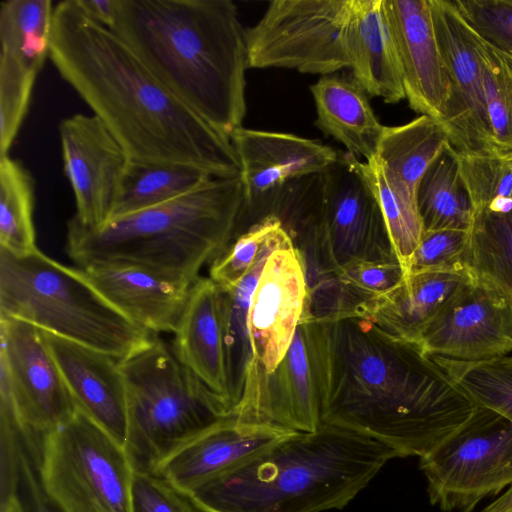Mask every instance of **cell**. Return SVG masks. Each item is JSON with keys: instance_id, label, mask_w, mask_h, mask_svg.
I'll use <instances>...</instances> for the list:
<instances>
[{"instance_id": "6da1fadb", "label": "cell", "mask_w": 512, "mask_h": 512, "mask_svg": "<svg viewBox=\"0 0 512 512\" xmlns=\"http://www.w3.org/2000/svg\"><path fill=\"white\" fill-rule=\"evenodd\" d=\"M325 325L322 423L425 457L476 404L423 348L348 315Z\"/></svg>"}, {"instance_id": "7a4b0ae2", "label": "cell", "mask_w": 512, "mask_h": 512, "mask_svg": "<svg viewBox=\"0 0 512 512\" xmlns=\"http://www.w3.org/2000/svg\"><path fill=\"white\" fill-rule=\"evenodd\" d=\"M49 58L130 159L241 176L230 137L169 91L110 27L76 0L54 7Z\"/></svg>"}, {"instance_id": "3957f363", "label": "cell", "mask_w": 512, "mask_h": 512, "mask_svg": "<svg viewBox=\"0 0 512 512\" xmlns=\"http://www.w3.org/2000/svg\"><path fill=\"white\" fill-rule=\"evenodd\" d=\"M179 100L228 137L246 114V30L230 0H119L110 27Z\"/></svg>"}, {"instance_id": "277c9868", "label": "cell", "mask_w": 512, "mask_h": 512, "mask_svg": "<svg viewBox=\"0 0 512 512\" xmlns=\"http://www.w3.org/2000/svg\"><path fill=\"white\" fill-rule=\"evenodd\" d=\"M396 457L378 441L322 423L288 434L187 496L200 512L342 509Z\"/></svg>"}, {"instance_id": "5b68a950", "label": "cell", "mask_w": 512, "mask_h": 512, "mask_svg": "<svg viewBox=\"0 0 512 512\" xmlns=\"http://www.w3.org/2000/svg\"><path fill=\"white\" fill-rule=\"evenodd\" d=\"M241 176L213 177L168 202L110 218L96 228L67 222L66 252L77 268L121 265L191 287L242 224Z\"/></svg>"}, {"instance_id": "8992f818", "label": "cell", "mask_w": 512, "mask_h": 512, "mask_svg": "<svg viewBox=\"0 0 512 512\" xmlns=\"http://www.w3.org/2000/svg\"><path fill=\"white\" fill-rule=\"evenodd\" d=\"M0 317L24 321L118 360L153 336L106 301L79 268L39 249L18 256L0 248Z\"/></svg>"}, {"instance_id": "52a82bcc", "label": "cell", "mask_w": 512, "mask_h": 512, "mask_svg": "<svg viewBox=\"0 0 512 512\" xmlns=\"http://www.w3.org/2000/svg\"><path fill=\"white\" fill-rule=\"evenodd\" d=\"M119 365L128 405L125 450L135 470L152 471L180 445L234 414L157 335Z\"/></svg>"}, {"instance_id": "ba28073f", "label": "cell", "mask_w": 512, "mask_h": 512, "mask_svg": "<svg viewBox=\"0 0 512 512\" xmlns=\"http://www.w3.org/2000/svg\"><path fill=\"white\" fill-rule=\"evenodd\" d=\"M34 465L61 512H133L135 468L125 447L79 411L43 438Z\"/></svg>"}, {"instance_id": "9c48e42d", "label": "cell", "mask_w": 512, "mask_h": 512, "mask_svg": "<svg viewBox=\"0 0 512 512\" xmlns=\"http://www.w3.org/2000/svg\"><path fill=\"white\" fill-rule=\"evenodd\" d=\"M352 0H273L246 30L249 68L332 75L350 68Z\"/></svg>"}, {"instance_id": "30bf717a", "label": "cell", "mask_w": 512, "mask_h": 512, "mask_svg": "<svg viewBox=\"0 0 512 512\" xmlns=\"http://www.w3.org/2000/svg\"><path fill=\"white\" fill-rule=\"evenodd\" d=\"M431 504L471 512L484 498L512 486V422L477 405L466 423L420 458Z\"/></svg>"}, {"instance_id": "8fae6325", "label": "cell", "mask_w": 512, "mask_h": 512, "mask_svg": "<svg viewBox=\"0 0 512 512\" xmlns=\"http://www.w3.org/2000/svg\"><path fill=\"white\" fill-rule=\"evenodd\" d=\"M324 356V323L301 319L275 370L245 380L236 421L287 432L317 430L322 425Z\"/></svg>"}, {"instance_id": "7c38bea8", "label": "cell", "mask_w": 512, "mask_h": 512, "mask_svg": "<svg viewBox=\"0 0 512 512\" xmlns=\"http://www.w3.org/2000/svg\"><path fill=\"white\" fill-rule=\"evenodd\" d=\"M0 386L6 388L31 459L43 438L78 411L42 330L0 317Z\"/></svg>"}, {"instance_id": "4fadbf2b", "label": "cell", "mask_w": 512, "mask_h": 512, "mask_svg": "<svg viewBox=\"0 0 512 512\" xmlns=\"http://www.w3.org/2000/svg\"><path fill=\"white\" fill-rule=\"evenodd\" d=\"M433 26L450 83L441 120L457 155H495L479 37L454 1L429 0Z\"/></svg>"}, {"instance_id": "5bb4252c", "label": "cell", "mask_w": 512, "mask_h": 512, "mask_svg": "<svg viewBox=\"0 0 512 512\" xmlns=\"http://www.w3.org/2000/svg\"><path fill=\"white\" fill-rule=\"evenodd\" d=\"M241 165L244 187L243 220L250 225L273 215L285 187L320 174L340 158L320 141L289 133L240 127L229 136Z\"/></svg>"}, {"instance_id": "9a60e30c", "label": "cell", "mask_w": 512, "mask_h": 512, "mask_svg": "<svg viewBox=\"0 0 512 512\" xmlns=\"http://www.w3.org/2000/svg\"><path fill=\"white\" fill-rule=\"evenodd\" d=\"M430 356L480 362L512 352V302L471 275L423 331Z\"/></svg>"}, {"instance_id": "2e32d148", "label": "cell", "mask_w": 512, "mask_h": 512, "mask_svg": "<svg viewBox=\"0 0 512 512\" xmlns=\"http://www.w3.org/2000/svg\"><path fill=\"white\" fill-rule=\"evenodd\" d=\"M308 295L301 256L293 240L270 253L251 298V359L246 378L270 374L288 351Z\"/></svg>"}, {"instance_id": "e0dca14e", "label": "cell", "mask_w": 512, "mask_h": 512, "mask_svg": "<svg viewBox=\"0 0 512 512\" xmlns=\"http://www.w3.org/2000/svg\"><path fill=\"white\" fill-rule=\"evenodd\" d=\"M65 175L72 187L79 223L107 222L129 161L125 149L95 115L75 114L59 124Z\"/></svg>"}, {"instance_id": "ac0fdd59", "label": "cell", "mask_w": 512, "mask_h": 512, "mask_svg": "<svg viewBox=\"0 0 512 512\" xmlns=\"http://www.w3.org/2000/svg\"><path fill=\"white\" fill-rule=\"evenodd\" d=\"M411 109L442 120L450 97L429 0H384Z\"/></svg>"}, {"instance_id": "d6986e66", "label": "cell", "mask_w": 512, "mask_h": 512, "mask_svg": "<svg viewBox=\"0 0 512 512\" xmlns=\"http://www.w3.org/2000/svg\"><path fill=\"white\" fill-rule=\"evenodd\" d=\"M293 432L240 424L231 415L186 441L151 471L185 495Z\"/></svg>"}, {"instance_id": "ffe728a7", "label": "cell", "mask_w": 512, "mask_h": 512, "mask_svg": "<svg viewBox=\"0 0 512 512\" xmlns=\"http://www.w3.org/2000/svg\"><path fill=\"white\" fill-rule=\"evenodd\" d=\"M42 332L77 410L125 447L128 405L119 360Z\"/></svg>"}, {"instance_id": "44dd1931", "label": "cell", "mask_w": 512, "mask_h": 512, "mask_svg": "<svg viewBox=\"0 0 512 512\" xmlns=\"http://www.w3.org/2000/svg\"><path fill=\"white\" fill-rule=\"evenodd\" d=\"M79 269L106 301L143 330L153 335L175 332L191 287L131 266L91 265Z\"/></svg>"}, {"instance_id": "7402d4cb", "label": "cell", "mask_w": 512, "mask_h": 512, "mask_svg": "<svg viewBox=\"0 0 512 512\" xmlns=\"http://www.w3.org/2000/svg\"><path fill=\"white\" fill-rule=\"evenodd\" d=\"M347 43L353 78L367 95L390 104L406 99L384 0H352Z\"/></svg>"}, {"instance_id": "603a6c76", "label": "cell", "mask_w": 512, "mask_h": 512, "mask_svg": "<svg viewBox=\"0 0 512 512\" xmlns=\"http://www.w3.org/2000/svg\"><path fill=\"white\" fill-rule=\"evenodd\" d=\"M470 277L467 272L408 274L390 292L358 305L353 315L394 337L419 344L425 328Z\"/></svg>"}, {"instance_id": "cb8c5ba5", "label": "cell", "mask_w": 512, "mask_h": 512, "mask_svg": "<svg viewBox=\"0 0 512 512\" xmlns=\"http://www.w3.org/2000/svg\"><path fill=\"white\" fill-rule=\"evenodd\" d=\"M173 334L171 346L179 361L232 411L228 399L219 288L209 277H200L191 286Z\"/></svg>"}, {"instance_id": "d4e9b609", "label": "cell", "mask_w": 512, "mask_h": 512, "mask_svg": "<svg viewBox=\"0 0 512 512\" xmlns=\"http://www.w3.org/2000/svg\"><path fill=\"white\" fill-rule=\"evenodd\" d=\"M310 91L317 127L343 144L349 154L372 160L385 126L376 117L361 85L354 78L325 75L311 85Z\"/></svg>"}, {"instance_id": "484cf974", "label": "cell", "mask_w": 512, "mask_h": 512, "mask_svg": "<svg viewBox=\"0 0 512 512\" xmlns=\"http://www.w3.org/2000/svg\"><path fill=\"white\" fill-rule=\"evenodd\" d=\"M447 145L450 144L443 123L420 115L404 125L385 126L375 159L395 193L417 210L419 182Z\"/></svg>"}, {"instance_id": "4316f807", "label": "cell", "mask_w": 512, "mask_h": 512, "mask_svg": "<svg viewBox=\"0 0 512 512\" xmlns=\"http://www.w3.org/2000/svg\"><path fill=\"white\" fill-rule=\"evenodd\" d=\"M423 232L470 231L474 206L462 178L458 155L447 145L421 178L416 194Z\"/></svg>"}, {"instance_id": "83f0119b", "label": "cell", "mask_w": 512, "mask_h": 512, "mask_svg": "<svg viewBox=\"0 0 512 512\" xmlns=\"http://www.w3.org/2000/svg\"><path fill=\"white\" fill-rule=\"evenodd\" d=\"M211 178L208 172L189 165L129 159L110 218L168 202Z\"/></svg>"}, {"instance_id": "f1b7e54d", "label": "cell", "mask_w": 512, "mask_h": 512, "mask_svg": "<svg viewBox=\"0 0 512 512\" xmlns=\"http://www.w3.org/2000/svg\"><path fill=\"white\" fill-rule=\"evenodd\" d=\"M275 249L266 252L234 287H218L228 399L233 412L242 397L246 371L251 359L248 330L251 298L267 258Z\"/></svg>"}, {"instance_id": "f546056e", "label": "cell", "mask_w": 512, "mask_h": 512, "mask_svg": "<svg viewBox=\"0 0 512 512\" xmlns=\"http://www.w3.org/2000/svg\"><path fill=\"white\" fill-rule=\"evenodd\" d=\"M51 0H6L0 6V54L40 72L49 57Z\"/></svg>"}, {"instance_id": "4dcf8cb0", "label": "cell", "mask_w": 512, "mask_h": 512, "mask_svg": "<svg viewBox=\"0 0 512 512\" xmlns=\"http://www.w3.org/2000/svg\"><path fill=\"white\" fill-rule=\"evenodd\" d=\"M469 272L512 302V206L474 214Z\"/></svg>"}, {"instance_id": "1f68e13d", "label": "cell", "mask_w": 512, "mask_h": 512, "mask_svg": "<svg viewBox=\"0 0 512 512\" xmlns=\"http://www.w3.org/2000/svg\"><path fill=\"white\" fill-rule=\"evenodd\" d=\"M34 202L30 172L9 155L0 157V248L18 256L38 249Z\"/></svg>"}, {"instance_id": "d6a6232c", "label": "cell", "mask_w": 512, "mask_h": 512, "mask_svg": "<svg viewBox=\"0 0 512 512\" xmlns=\"http://www.w3.org/2000/svg\"><path fill=\"white\" fill-rule=\"evenodd\" d=\"M343 158L375 196L395 255L407 274L409 261L423 234L418 211L406 204L391 188L375 157L370 161L362 162L347 152L343 154Z\"/></svg>"}, {"instance_id": "836d02e7", "label": "cell", "mask_w": 512, "mask_h": 512, "mask_svg": "<svg viewBox=\"0 0 512 512\" xmlns=\"http://www.w3.org/2000/svg\"><path fill=\"white\" fill-rule=\"evenodd\" d=\"M431 357L476 405L512 422V354L480 362Z\"/></svg>"}, {"instance_id": "e575fe53", "label": "cell", "mask_w": 512, "mask_h": 512, "mask_svg": "<svg viewBox=\"0 0 512 512\" xmlns=\"http://www.w3.org/2000/svg\"><path fill=\"white\" fill-rule=\"evenodd\" d=\"M291 239L282 221L268 215L249 226L212 262L209 278L219 288L231 289L266 252Z\"/></svg>"}, {"instance_id": "d590c367", "label": "cell", "mask_w": 512, "mask_h": 512, "mask_svg": "<svg viewBox=\"0 0 512 512\" xmlns=\"http://www.w3.org/2000/svg\"><path fill=\"white\" fill-rule=\"evenodd\" d=\"M479 47L492 132L493 151L495 155L499 156L511 154L512 54L496 49L480 37Z\"/></svg>"}, {"instance_id": "8d00e7d4", "label": "cell", "mask_w": 512, "mask_h": 512, "mask_svg": "<svg viewBox=\"0 0 512 512\" xmlns=\"http://www.w3.org/2000/svg\"><path fill=\"white\" fill-rule=\"evenodd\" d=\"M39 71L0 54V157L9 151L28 111Z\"/></svg>"}, {"instance_id": "74e56055", "label": "cell", "mask_w": 512, "mask_h": 512, "mask_svg": "<svg viewBox=\"0 0 512 512\" xmlns=\"http://www.w3.org/2000/svg\"><path fill=\"white\" fill-rule=\"evenodd\" d=\"M458 160L474 214L512 202V153L502 156L458 155Z\"/></svg>"}, {"instance_id": "f35d334b", "label": "cell", "mask_w": 512, "mask_h": 512, "mask_svg": "<svg viewBox=\"0 0 512 512\" xmlns=\"http://www.w3.org/2000/svg\"><path fill=\"white\" fill-rule=\"evenodd\" d=\"M470 231L423 232L407 268V274L469 272Z\"/></svg>"}, {"instance_id": "ab89813d", "label": "cell", "mask_w": 512, "mask_h": 512, "mask_svg": "<svg viewBox=\"0 0 512 512\" xmlns=\"http://www.w3.org/2000/svg\"><path fill=\"white\" fill-rule=\"evenodd\" d=\"M454 4L476 35L512 54V0H455Z\"/></svg>"}, {"instance_id": "60d3db41", "label": "cell", "mask_w": 512, "mask_h": 512, "mask_svg": "<svg viewBox=\"0 0 512 512\" xmlns=\"http://www.w3.org/2000/svg\"><path fill=\"white\" fill-rule=\"evenodd\" d=\"M334 275L360 305L393 290L403 281L406 273L398 261H358L343 267Z\"/></svg>"}, {"instance_id": "b9f144b4", "label": "cell", "mask_w": 512, "mask_h": 512, "mask_svg": "<svg viewBox=\"0 0 512 512\" xmlns=\"http://www.w3.org/2000/svg\"><path fill=\"white\" fill-rule=\"evenodd\" d=\"M133 512H200L190 498L151 471L135 470Z\"/></svg>"}, {"instance_id": "7bdbcfd3", "label": "cell", "mask_w": 512, "mask_h": 512, "mask_svg": "<svg viewBox=\"0 0 512 512\" xmlns=\"http://www.w3.org/2000/svg\"><path fill=\"white\" fill-rule=\"evenodd\" d=\"M19 497L25 512H61L44 493L36 467L27 451L22 457Z\"/></svg>"}, {"instance_id": "ee69618b", "label": "cell", "mask_w": 512, "mask_h": 512, "mask_svg": "<svg viewBox=\"0 0 512 512\" xmlns=\"http://www.w3.org/2000/svg\"><path fill=\"white\" fill-rule=\"evenodd\" d=\"M80 8L92 19L111 27L116 19L119 0H76Z\"/></svg>"}, {"instance_id": "f6af8a7d", "label": "cell", "mask_w": 512, "mask_h": 512, "mask_svg": "<svg viewBox=\"0 0 512 512\" xmlns=\"http://www.w3.org/2000/svg\"><path fill=\"white\" fill-rule=\"evenodd\" d=\"M481 512H512V486Z\"/></svg>"}, {"instance_id": "bcb514c9", "label": "cell", "mask_w": 512, "mask_h": 512, "mask_svg": "<svg viewBox=\"0 0 512 512\" xmlns=\"http://www.w3.org/2000/svg\"><path fill=\"white\" fill-rule=\"evenodd\" d=\"M0 512H25V509L20 497L17 496L0 506Z\"/></svg>"}]
</instances>
